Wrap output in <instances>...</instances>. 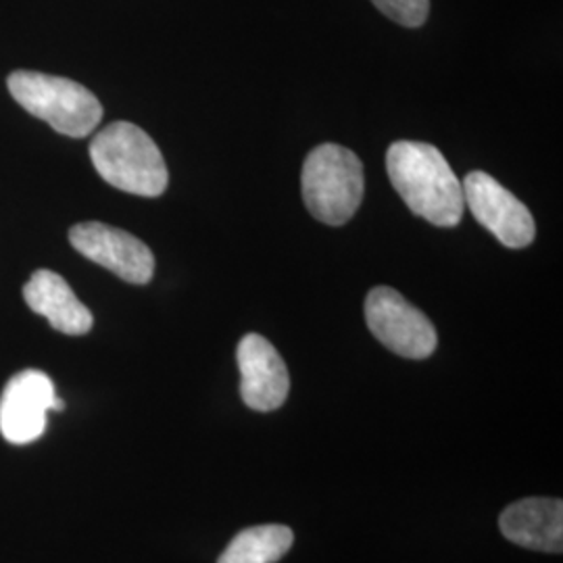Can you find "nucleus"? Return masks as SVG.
<instances>
[{"label":"nucleus","instance_id":"f257e3e1","mask_svg":"<svg viewBox=\"0 0 563 563\" xmlns=\"http://www.w3.org/2000/svg\"><path fill=\"white\" fill-rule=\"evenodd\" d=\"M386 172L411 213L439 228H455L462 222V181L437 146L428 142H395L386 151Z\"/></svg>","mask_w":563,"mask_h":563},{"label":"nucleus","instance_id":"f03ea898","mask_svg":"<svg viewBox=\"0 0 563 563\" xmlns=\"http://www.w3.org/2000/svg\"><path fill=\"white\" fill-rule=\"evenodd\" d=\"M90 159L102 180L128 195L155 199L169 184L159 146L130 121L104 125L90 142Z\"/></svg>","mask_w":563,"mask_h":563},{"label":"nucleus","instance_id":"7ed1b4c3","mask_svg":"<svg viewBox=\"0 0 563 563\" xmlns=\"http://www.w3.org/2000/svg\"><path fill=\"white\" fill-rule=\"evenodd\" d=\"M302 201L318 222L344 225L363 201V163L341 144H320L302 163Z\"/></svg>","mask_w":563,"mask_h":563},{"label":"nucleus","instance_id":"20e7f679","mask_svg":"<svg viewBox=\"0 0 563 563\" xmlns=\"http://www.w3.org/2000/svg\"><path fill=\"white\" fill-rule=\"evenodd\" d=\"M7 88L30 115L63 136L84 139L101 123V101L78 81L20 69L7 78Z\"/></svg>","mask_w":563,"mask_h":563},{"label":"nucleus","instance_id":"39448f33","mask_svg":"<svg viewBox=\"0 0 563 563\" xmlns=\"http://www.w3.org/2000/svg\"><path fill=\"white\" fill-rule=\"evenodd\" d=\"M365 322L384 346L405 360H426L437 349V330L395 288L378 286L365 299Z\"/></svg>","mask_w":563,"mask_h":563},{"label":"nucleus","instance_id":"423d86ee","mask_svg":"<svg viewBox=\"0 0 563 563\" xmlns=\"http://www.w3.org/2000/svg\"><path fill=\"white\" fill-rule=\"evenodd\" d=\"M463 202L497 241L507 249H526L537 236V223L528 207L501 181L484 172H470L462 181Z\"/></svg>","mask_w":563,"mask_h":563},{"label":"nucleus","instance_id":"0eeeda50","mask_svg":"<svg viewBox=\"0 0 563 563\" xmlns=\"http://www.w3.org/2000/svg\"><path fill=\"white\" fill-rule=\"evenodd\" d=\"M71 246L92 263L130 284H148L155 274L153 251L130 232L101 222L78 223L69 230Z\"/></svg>","mask_w":563,"mask_h":563},{"label":"nucleus","instance_id":"6e6552de","mask_svg":"<svg viewBox=\"0 0 563 563\" xmlns=\"http://www.w3.org/2000/svg\"><path fill=\"white\" fill-rule=\"evenodd\" d=\"M57 401L55 384L41 369L15 374L0 397V432L11 444L34 443L46 428V413Z\"/></svg>","mask_w":563,"mask_h":563},{"label":"nucleus","instance_id":"1a4fd4ad","mask_svg":"<svg viewBox=\"0 0 563 563\" xmlns=\"http://www.w3.org/2000/svg\"><path fill=\"white\" fill-rule=\"evenodd\" d=\"M241 369V395L255 411H276L288 399L290 376L276 346L262 334H246L236 349Z\"/></svg>","mask_w":563,"mask_h":563},{"label":"nucleus","instance_id":"9d476101","mask_svg":"<svg viewBox=\"0 0 563 563\" xmlns=\"http://www.w3.org/2000/svg\"><path fill=\"white\" fill-rule=\"evenodd\" d=\"M27 307L46 318L48 323L67 336H84L92 330V313L76 297L71 286L51 269H38L23 286Z\"/></svg>","mask_w":563,"mask_h":563},{"label":"nucleus","instance_id":"9b49d317","mask_svg":"<svg viewBox=\"0 0 563 563\" xmlns=\"http://www.w3.org/2000/svg\"><path fill=\"white\" fill-rule=\"evenodd\" d=\"M505 539L523 549L562 553L563 504L560 499L532 497L509 505L499 518Z\"/></svg>","mask_w":563,"mask_h":563},{"label":"nucleus","instance_id":"f8f14e48","mask_svg":"<svg viewBox=\"0 0 563 563\" xmlns=\"http://www.w3.org/2000/svg\"><path fill=\"white\" fill-rule=\"evenodd\" d=\"M295 543L292 530L280 523L253 526L239 532L218 563H276Z\"/></svg>","mask_w":563,"mask_h":563},{"label":"nucleus","instance_id":"ddd939ff","mask_svg":"<svg viewBox=\"0 0 563 563\" xmlns=\"http://www.w3.org/2000/svg\"><path fill=\"white\" fill-rule=\"evenodd\" d=\"M372 2L388 20L405 27H420L430 13V0H372Z\"/></svg>","mask_w":563,"mask_h":563}]
</instances>
